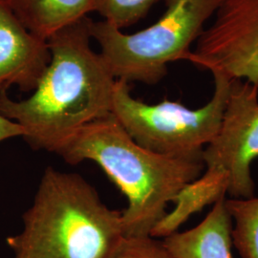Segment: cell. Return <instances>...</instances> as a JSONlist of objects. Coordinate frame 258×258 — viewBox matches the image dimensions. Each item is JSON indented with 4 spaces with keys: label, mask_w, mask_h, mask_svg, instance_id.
<instances>
[{
    "label": "cell",
    "mask_w": 258,
    "mask_h": 258,
    "mask_svg": "<svg viewBox=\"0 0 258 258\" xmlns=\"http://www.w3.org/2000/svg\"><path fill=\"white\" fill-rule=\"evenodd\" d=\"M91 20L85 17L47 39L51 60L26 100L0 92V113L19 123L34 149L55 153L80 129L112 112L117 80L91 48Z\"/></svg>",
    "instance_id": "obj_1"
},
{
    "label": "cell",
    "mask_w": 258,
    "mask_h": 258,
    "mask_svg": "<svg viewBox=\"0 0 258 258\" xmlns=\"http://www.w3.org/2000/svg\"><path fill=\"white\" fill-rule=\"evenodd\" d=\"M55 153L70 165L97 163L120 188L128 201L121 212L124 237L150 236L168 204L205 168L203 157L165 156L139 146L112 113L83 126Z\"/></svg>",
    "instance_id": "obj_2"
},
{
    "label": "cell",
    "mask_w": 258,
    "mask_h": 258,
    "mask_svg": "<svg viewBox=\"0 0 258 258\" xmlns=\"http://www.w3.org/2000/svg\"><path fill=\"white\" fill-rule=\"evenodd\" d=\"M23 229L7 237L14 258H108L123 237L121 212L83 176L47 167Z\"/></svg>",
    "instance_id": "obj_3"
},
{
    "label": "cell",
    "mask_w": 258,
    "mask_h": 258,
    "mask_svg": "<svg viewBox=\"0 0 258 258\" xmlns=\"http://www.w3.org/2000/svg\"><path fill=\"white\" fill-rule=\"evenodd\" d=\"M166 10L153 25L123 34L106 21L91 20L90 35L116 80L153 85L167 74L169 63L186 60L220 0H166Z\"/></svg>",
    "instance_id": "obj_4"
},
{
    "label": "cell",
    "mask_w": 258,
    "mask_h": 258,
    "mask_svg": "<svg viewBox=\"0 0 258 258\" xmlns=\"http://www.w3.org/2000/svg\"><path fill=\"white\" fill-rule=\"evenodd\" d=\"M212 74V99L197 109L168 100L148 104L132 97L128 83L117 80L111 113L129 136L146 149L176 158L203 157L204 148L221 126L232 81L221 73Z\"/></svg>",
    "instance_id": "obj_5"
},
{
    "label": "cell",
    "mask_w": 258,
    "mask_h": 258,
    "mask_svg": "<svg viewBox=\"0 0 258 258\" xmlns=\"http://www.w3.org/2000/svg\"><path fill=\"white\" fill-rule=\"evenodd\" d=\"M256 158L258 85L232 80L218 134L204 148V176L231 198L254 197L250 166Z\"/></svg>",
    "instance_id": "obj_6"
},
{
    "label": "cell",
    "mask_w": 258,
    "mask_h": 258,
    "mask_svg": "<svg viewBox=\"0 0 258 258\" xmlns=\"http://www.w3.org/2000/svg\"><path fill=\"white\" fill-rule=\"evenodd\" d=\"M186 60L258 85V0H220Z\"/></svg>",
    "instance_id": "obj_7"
},
{
    "label": "cell",
    "mask_w": 258,
    "mask_h": 258,
    "mask_svg": "<svg viewBox=\"0 0 258 258\" xmlns=\"http://www.w3.org/2000/svg\"><path fill=\"white\" fill-rule=\"evenodd\" d=\"M51 60L47 40L31 33L8 0H0V92L34 91Z\"/></svg>",
    "instance_id": "obj_8"
},
{
    "label": "cell",
    "mask_w": 258,
    "mask_h": 258,
    "mask_svg": "<svg viewBox=\"0 0 258 258\" xmlns=\"http://www.w3.org/2000/svg\"><path fill=\"white\" fill-rule=\"evenodd\" d=\"M226 195L213 204L212 211L198 226L175 231L163 244L174 258H232V218Z\"/></svg>",
    "instance_id": "obj_9"
},
{
    "label": "cell",
    "mask_w": 258,
    "mask_h": 258,
    "mask_svg": "<svg viewBox=\"0 0 258 258\" xmlns=\"http://www.w3.org/2000/svg\"><path fill=\"white\" fill-rule=\"evenodd\" d=\"M28 30L47 40L58 30L87 17L92 0H8Z\"/></svg>",
    "instance_id": "obj_10"
},
{
    "label": "cell",
    "mask_w": 258,
    "mask_h": 258,
    "mask_svg": "<svg viewBox=\"0 0 258 258\" xmlns=\"http://www.w3.org/2000/svg\"><path fill=\"white\" fill-rule=\"evenodd\" d=\"M232 218V245L242 258H258V198L226 199Z\"/></svg>",
    "instance_id": "obj_11"
},
{
    "label": "cell",
    "mask_w": 258,
    "mask_h": 258,
    "mask_svg": "<svg viewBox=\"0 0 258 258\" xmlns=\"http://www.w3.org/2000/svg\"><path fill=\"white\" fill-rule=\"evenodd\" d=\"M160 0H92L93 12L118 29L128 27L143 19Z\"/></svg>",
    "instance_id": "obj_12"
},
{
    "label": "cell",
    "mask_w": 258,
    "mask_h": 258,
    "mask_svg": "<svg viewBox=\"0 0 258 258\" xmlns=\"http://www.w3.org/2000/svg\"><path fill=\"white\" fill-rule=\"evenodd\" d=\"M108 258H174L162 240L152 236L122 237Z\"/></svg>",
    "instance_id": "obj_13"
},
{
    "label": "cell",
    "mask_w": 258,
    "mask_h": 258,
    "mask_svg": "<svg viewBox=\"0 0 258 258\" xmlns=\"http://www.w3.org/2000/svg\"><path fill=\"white\" fill-rule=\"evenodd\" d=\"M24 130L19 123L9 120L0 113V142L16 138L23 137Z\"/></svg>",
    "instance_id": "obj_14"
}]
</instances>
